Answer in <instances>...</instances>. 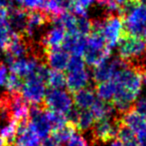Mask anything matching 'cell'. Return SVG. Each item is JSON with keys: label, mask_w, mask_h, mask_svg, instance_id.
<instances>
[{"label": "cell", "mask_w": 146, "mask_h": 146, "mask_svg": "<svg viewBox=\"0 0 146 146\" xmlns=\"http://www.w3.org/2000/svg\"><path fill=\"white\" fill-rule=\"evenodd\" d=\"M46 83L50 88H63L66 86V76L60 70H49Z\"/></svg>", "instance_id": "603a6c76"}, {"label": "cell", "mask_w": 146, "mask_h": 146, "mask_svg": "<svg viewBox=\"0 0 146 146\" xmlns=\"http://www.w3.org/2000/svg\"><path fill=\"white\" fill-rule=\"evenodd\" d=\"M122 122V115L114 118H103L94 122L91 130V141L93 143H108L117 136V131Z\"/></svg>", "instance_id": "5b68a950"}, {"label": "cell", "mask_w": 146, "mask_h": 146, "mask_svg": "<svg viewBox=\"0 0 146 146\" xmlns=\"http://www.w3.org/2000/svg\"><path fill=\"white\" fill-rule=\"evenodd\" d=\"M90 83V73L86 68L77 71H68L66 75V87L71 93L86 88Z\"/></svg>", "instance_id": "4fadbf2b"}, {"label": "cell", "mask_w": 146, "mask_h": 146, "mask_svg": "<svg viewBox=\"0 0 146 146\" xmlns=\"http://www.w3.org/2000/svg\"><path fill=\"white\" fill-rule=\"evenodd\" d=\"M140 68L142 70V73H146V50L143 54V58H142L141 64H140Z\"/></svg>", "instance_id": "e575fe53"}, {"label": "cell", "mask_w": 146, "mask_h": 146, "mask_svg": "<svg viewBox=\"0 0 146 146\" xmlns=\"http://www.w3.org/2000/svg\"><path fill=\"white\" fill-rule=\"evenodd\" d=\"M92 22L93 31L99 32L104 37L107 47L113 49L116 45H118L120 39L124 35V26L121 15L108 13L102 19H97Z\"/></svg>", "instance_id": "7a4b0ae2"}, {"label": "cell", "mask_w": 146, "mask_h": 146, "mask_svg": "<svg viewBox=\"0 0 146 146\" xmlns=\"http://www.w3.org/2000/svg\"><path fill=\"white\" fill-rule=\"evenodd\" d=\"M29 124L41 140L50 135L52 128L44 104L31 106L29 109Z\"/></svg>", "instance_id": "ba28073f"}, {"label": "cell", "mask_w": 146, "mask_h": 146, "mask_svg": "<svg viewBox=\"0 0 146 146\" xmlns=\"http://www.w3.org/2000/svg\"><path fill=\"white\" fill-rule=\"evenodd\" d=\"M73 0H46L43 11L50 16H58L71 10Z\"/></svg>", "instance_id": "ac0fdd59"}, {"label": "cell", "mask_w": 146, "mask_h": 146, "mask_svg": "<svg viewBox=\"0 0 146 146\" xmlns=\"http://www.w3.org/2000/svg\"><path fill=\"white\" fill-rule=\"evenodd\" d=\"M96 95L104 101H112L116 92V84L112 79L98 83L96 85Z\"/></svg>", "instance_id": "d6986e66"}, {"label": "cell", "mask_w": 146, "mask_h": 146, "mask_svg": "<svg viewBox=\"0 0 146 146\" xmlns=\"http://www.w3.org/2000/svg\"><path fill=\"white\" fill-rule=\"evenodd\" d=\"M44 106L50 111L66 114L74 106L73 97L63 88H49L44 98Z\"/></svg>", "instance_id": "52a82bcc"}, {"label": "cell", "mask_w": 146, "mask_h": 146, "mask_svg": "<svg viewBox=\"0 0 146 146\" xmlns=\"http://www.w3.org/2000/svg\"><path fill=\"white\" fill-rule=\"evenodd\" d=\"M41 62H44V60L35 55H29L26 57L13 59L8 63V68L11 73H14L21 78H26L34 72Z\"/></svg>", "instance_id": "9c48e42d"}, {"label": "cell", "mask_w": 146, "mask_h": 146, "mask_svg": "<svg viewBox=\"0 0 146 146\" xmlns=\"http://www.w3.org/2000/svg\"><path fill=\"white\" fill-rule=\"evenodd\" d=\"M70 56L62 47H57L44 51V61L50 68L63 71L67 68Z\"/></svg>", "instance_id": "30bf717a"}, {"label": "cell", "mask_w": 146, "mask_h": 146, "mask_svg": "<svg viewBox=\"0 0 146 146\" xmlns=\"http://www.w3.org/2000/svg\"><path fill=\"white\" fill-rule=\"evenodd\" d=\"M97 0H73L71 10L78 17H87L88 8Z\"/></svg>", "instance_id": "cb8c5ba5"}, {"label": "cell", "mask_w": 146, "mask_h": 146, "mask_svg": "<svg viewBox=\"0 0 146 146\" xmlns=\"http://www.w3.org/2000/svg\"><path fill=\"white\" fill-rule=\"evenodd\" d=\"M11 3H12L13 5L14 4H17V5H21L22 4V0H10Z\"/></svg>", "instance_id": "74e56055"}, {"label": "cell", "mask_w": 146, "mask_h": 146, "mask_svg": "<svg viewBox=\"0 0 146 146\" xmlns=\"http://www.w3.org/2000/svg\"><path fill=\"white\" fill-rule=\"evenodd\" d=\"M133 109L146 117V97H140L134 102Z\"/></svg>", "instance_id": "1f68e13d"}, {"label": "cell", "mask_w": 146, "mask_h": 146, "mask_svg": "<svg viewBox=\"0 0 146 146\" xmlns=\"http://www.w3.org/2000/svg\"><path fill=\"white\" fill-rule=\"evenodd\" d=\"M64 144L65 146H87V141L81 134L75 132Z\"/></svg>", "instance_id": "4dcf8cb0"}, {"label": "cell", "mask_w": 146, "mask_h": 146, "mask_svg": "<svg viewBox=\"0 0 146 146\" xmlns=\"http://www.w3.org/2000/svg\"><path fill=\"white\" fill-rule=\"evenodd\" d=\"M8 9H0V16H7Z\"/></svg>", "instance_id": "d590c367"}, {"label": "cell", "mask_w": 146, "mask_h": 146, "mask_svg": "<svg viewBox=\"0 0 146 146\" xmlns=\"http://www.w3.org/2000/svg\"><path fill=\"white\" fill-rule=\"evenodd\" d=\"M85 61L82 57L79 56H71L69 59L68 66H67V71H77L85 68Z\"/></svg>", "instance_id": "f1b7e54d"}, {"label": "cell", "mask_w": 146, "mask_h": 146, "mask_svg": "<svg viewBox=\"0 0 146 146\" xmlns=\"http://www.w3.org/2000/svg\"><path fill=\"white\" fill-rule=\"evenodd\" d=\"M7 19H8L9 24L14 32L19 33V34H24L27 26L28 10H26L25 8L12 6L8 9Z\"/></svg>", "instance_id": "5bb4252c"}, {"label": "cell", "mask_w": 146, "mask_h": 146, "mask_svg": "<svg viewBox=\"0 0 146 146\" xmlns=\"http://www.w3.org/2000/svg\"><path fill=\"white\" fill-rule=\"evenodd\" d=\"M89 109L93 114L95 120L103 119V118H114L117 114L113 103H110L109 101H104L99 98H97V100Z\"/></svg>", "instance_id": "2e32d148"}, {"label": "cell", "mask_w": 146, "mask_h": 146, "mask_svg": "<svg viewBox=\"0 0 146 146\" xmlns=\"http://www.w3.org/2000/svg\"><path fill=\"white\" fill-rule=\"evenodd\" d=\"M110 146H124L123 144L121 143V142L119 141V140H116V141H113L111 143V145Z\"/></svg>", "instance_id": "8d00e7d4"}, {"label": "cell", "mask_w": 146, "mask_h": 146, "mask_svg": "<svg viewBox=\"0 0 146 146\" xmlns=\"http://www.w3.org/2000/svg\"><path fill=\"white\" fill-rule=\"evenodd\" d=\"M146 50V41L142 37L124 34L118 43L119 57L127 62L138 63Z\"/></svg>", "instance_id": "277c9868"}, {"label": "cell", "mask_w": 146, "mask_h": 146, "mask_svg": "<svg viewBox=\"0 0 146 146\" xmlns=\"http://www.w3.org/2000/svg\"><path fill=\"white\" fill-rule=\"evenodd\" d=\"M111 50L107 47L104 37L99 32L92 31L86 38V48L83 54L85 63L89 66H97L111 56Z\"/></svg>", "instance_id": "3957f363"}, {"label": "cell", "mask_w": 146, "mask_h": 146, "mask_svg": "<svg viewBox=\"0 0 146 146\" xmlns=\"http://www.w3.org/2000/svg\"><path fill=\"white\" fill-rule=\"evenodd\" d=\"M144 75H142V83L146 86V73H143Z\"/></svg>", "instance_id": "ab89813d"}, {"label": "cell", "mask_w": 146, "mask_h": 146, "mask_svg": "<svg viewBox=\"0 0 146 146\" xmlns=\"http://www.w3.org/2000/svg\"><path fill=\"white\" fill-rule=\"evenodd\" d=\"M46 0H22V6L26 10H43Z\"/></svg>", "instance_id": "f546056e"}, {"label": "cell", "mask_w": 146, "mask_h": 146, "mask_svg": "<svg viewBox=\"0 0 146 146\" xmlns=\"http://www.w3.org/2000/svg\"><path fill=\"white\" fill-rule=\"evenodd\" d=\"M143 37H144V39H145V41H146V29H145V31H144V34H143Z\"/></svg>", "instance_id": "60d3db41"}, {"label": "cell", "mask_w": 146, "mask_h": 146, "mask_svg": "<svg viewBox=\"0 0 146 146\" xmlns=\"http://www.w3.org/2000/svg\"><path fill=\"white\" fill-rule=\"evenodd\" d=\"M51 22V16L47 14L43 10H31L28 12V19H27V26L25 29L24 36L28 38H32L35 32L43 27L45 24H49Z\"/></svg>", "instance_id": "7c38bea8"}, {"label": "cell", "mask_w": 146, "mask_h": 146, "mask_svg": "<svg viewBox=\"0 0 146 146\" xmlns=\"http://www.w3.org/2000/svg\"><path fill=\"white\" fill-rule=\"evenodd\" d=\"M5 146H7V145H5Z\"/></svg>", "instance_id": "ee69618b"}, {"label": "cell", "mask_w": 146, "mask_h": 146, "mask_svg": "<svg viewBox=\"0 0 146 146\" xmlns=\"http://www.w3.org/2000/svg\"><path fill=\"white\" fill-rule=\"evenodd\" d=\"M75 132H77V129H76L75 126L67 122L64 125L52 130L51 135H52L59 143L62 144V143H66L69 138L75 133Z\"/></svg>", "instance_id": "44dd1931"}, {"label": "cell", "mask_w": 146, "mask_h": 146, "mask_svg": "<svg viewBox=\"0 0 146 146\" xmlns=\"http://www.w3.org/2000/svg\"><path fill=\"white\" fill-rule=\"evenodd\" d=\"M93 31V22L87 17L77 18V33L82 36L87 37Z\"/></svg>", "instance_id": "4316f807"}, {"label": "cell", "mask_w": 146, "mask_h": 146, "mask_svg": "<svg viewBox=\"0 0 146 146\" xmlns=\"http://www.w3.org/2000/svg\"><path fill=\"white\" fill-rule=\"evenodd\" d=\"M120 15L123 20L124 34L143 36L146 29V4L140 0H128Z\"/></svg>", "instance_id": "6da1fadb"}, {"label": "cell", "mask_w": 146, "mask_h": 146, "mask_svg": "<svg viewBox=\"0 0 146 146\" xmlns=\"http://www.w3.org/2000/svg\"><path fill=\"white\" fill-rule=\"evenodd\" d=\"M97 100L96 92L92 88L86 87L75 92L73 96L74 105L79 109H89Z\"/></svg>", "instance_id": "e0dca14e"}, {"label": "cell", "mask_w": 146, "mask_h": 146, "mask_svg": "<svg viewBox=\"0 0 146 146\" xmlns=\"http://www.w3.org/2000/svg\"><path fill=\"white\" fill-rule=\"evenodd\" d=\"M47 115H48V119H49V122H50L52 130L56 129V128L60 127V126L67 123L66 117H65V115L62 113L50 111V110L47 109Z\"/></svg>", "instance_id": "83f0119b"}, {"label": "cell", "mask_w": 146, "mask_h": 146, "mask_svg": "<svg viewBox=\"0 0 146 146\" xmlns=\"http://www.w3.org/2000/svg\"><path fill=\"white\" fill-rule=\"evenodd\" d=\"M95 121L96 120L90 109H80L79 118L77 122V131L85 132L87 130H90Z\"/></svg>", "instance_id": "7402d4cb"}, {"label": "cell", "mask_w": 146, "mask_h": 146, "mask_svg": "<svg viewBox=\"0 0 146 146\" xmlns=\"http://www.w3.org/2000/svg\"><path fill=\"white\" fill-rule=\"evenodd\" d=\"M46 82L41 79L34 72L25 78L23 82L20 94L23 99L31 105H41L44 104V98L46 94Z\"/></svg>", "instance_id": "8992f818"}, {"label": "cell", "mask_w": 146, "mask_h": 146, "mask_svg": "<svg viewBox=\"0 0 146 146\" xmlns=\"http://www.w3.org/2000/svg\"><path fill=\"white\" fill-rule=\"evenodd\" d=\"M8 76V67L4 63H0V87L5 85Z\"/></svg>", "instance_id": "d6a6232c"}, {"label": "cell", "mask_w": 146, "mask_h": 146, "mask_svg": "<svg viewBox=\"0 0 146 146\" xmlns=\"http://www.w3.org/2000/svg\"><path fill=\"white\" fill-rule=\"evenodd\" d=\"M23 81L21 80V77L14 73H10L7 76L5 87L8 93H20V90L22 88Z\"/></svg>", "instance_id": "484cf974"}, {"label": "cell", "mask_w": 146, "mask_h": 146, "mask_svg": "<svg viewBox=\"0 0 146 146\" xmlns=\"http://www.w3.org/2000/svg\"><path fill=\"white\" fill-rule=\"evenodd\" d=\"M142 3H144V4H146V0H140Z\"/></svg>", "instance_id": "b9f144b4"}, {"label": "cell", "mask_w": 146, "mask_h": 146, "mask_svg": "<svg viewBox=\"0 0 146 146\" xmlns=\"http://www.w3.org/2000/svg\"><path fill=\"white\" fill-rule=\"evenodd\" d=\"M86 38L79 34H66L62 43V48H64L72 56L83 57L86 48Z\"/></svg>", "instance_id": "9a60e30c"}, {"label": "cell", "mask_w": 146, "mask_h": 146, "mask_svg": "<svg viewBox=\"0 0 146 146\" xmlns=\"http://www.w3.org/2000/svg\"><path fill=\"white\" fill-rule=\"evenodd\" d=\"M117 140H119L122 144H126L128 142H131L133 140L136 139V135L133 132V130L127 126L126 124H124L123 122H121L119 125L117 131V136H116Z\"/></svg>", "instance_id": "d4e9b609"}, {"label": "cell", "mask_w": 146, "mask_h": 146, "mask_svg": "<svg viewBox=\"0 0 146 146\" xmlns=\"http://www.w3.org/2000/svg\"><path fill=\"white\" fill-rule=\"evenodd\" d=\"M5 145H6V142H5L4 138L0 135V146H5Z\"/></svg>", "instance_id": "f35d334b"}, {"label": "cell", "mask_w": 146, "mask_h": 146, "mask_svg": "<svg viewBox=\"0 0 146 146\" xmlns=\"http://www.w3.org/2000/svg\"><path fill=\"white\" fill-rule=\"evenodd\" d=\"M13 33L7 16H0V52L5 51Z\"/></svg>", "instance_id": "ffe728a7"}, {"label": "cell", "mask_w": 146, "mask_h": 146, "mask_svg": "<svg viewBox=\"0 0 146 146\" xmlns=\"http://www.w3.org/2000/svg\"><path fill=\"white\" fill-rule=\"evenodd\" d=\"M65 36H66L65 29L60 25L53 24V26L48 29L47 32L41 37L39 44L44 51L57 48V47L62 46Z\"/></svg>", "instance_id": "8fae6325"}, {"label": "cell", "mask_w": 146, "mask_h": 146, "mask_svg": "<svg viewBox=\"0 0 146 146\" xmlns=\"http://www.w3.org/2000/svg\"><path fill=\"white\" fill-rule=\"evenodd\" d=\"M14 146H22V145H18V144H15Z\"/></svg>", "instance_id": "7bdbcfd3"}, {"label": "cell", "mask_w": 146, "mask_h": 146, "mask_svg": "<svg viewBox=\"0 0 146 146\" xmlns=\"http://www.w3.org/2000/svg\"><path fill=\"white\" fill-rule=\"evenodd\" d=\"M39 146H61V144L50 134L48 137L42 139V141L40 142Z\"/></svg>", "instance_id": "836d02e7"}]
</instances>
